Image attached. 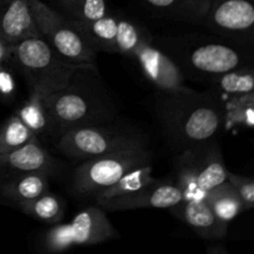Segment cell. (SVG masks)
<instances>
[{
	"label": "cell",
	"instance_id": "cell-1",
	"mask_svg": "<svg viewBox=\"0 0 254 254\" xmlns=\"http://www.w3.org/2000/svg\"><path fill=\"white\" fill-rule=\"evenodd\" d=\"M149 109L176 155L211 141L223 121L215 97L193 89L158 91L146 99Z\"/></svg>",
	"mask_w": 254,
	"mask_h": 254
},
{
	"label": "cell",
	"instance_id": "cell-2",
	"mask_svg": "<svg viewBox=\"0 0 254 254\" xmlns=\"http://www.w3.org/2000/svg\"><path fill=\"white\" fill-rule=\"evenodd\" d=\"M41 101L46 112V131L55 140L71 128L109 123L119 108L96 64H79L66 88L42 97Z\"/></svg>",
	"mask_w": 254,
	"mask_h": 254
},
{
	"label": "cell",
	"instance_id": "cell-3",
	"mask_svg": "<svg viewBox=\"0 0 254 254\" xmlns=\"http://www.w3.org/2000/svg\"><path fill=\"white\" fill-rule=\"evenodd\" d=\"M11 47L30 96L42 98L66 88L82 64L64 59L41 36L25 39Z\"/></svg>",
	"mask_w": 254,
	"mask_h": 254
},
{
	"label": "cell",
	"instance_id": "cell-4",
	"mask_svg": "<svg viewBox=\"0 0 254 254\" xmlns=\"http://www.w3.org/2000/svg\"><path fill=\"white\" fill-rule=\"evenodd\" d=\"M174 60L184 76L213 82L226 72L246 64V57L231 45L216 41H186L183 39L161 40V47Z\"/></svg>",
	"mask_w": 254,
	"mask_h": 254
},
{
	"label": "cell",
	"instance_id": "cell-5",
	"mask_svg": "<svg viewBox=\"0 0 254 254\" xmlns=\"http://www.w3.org/2000/svg\"><path fill=\"white\" fill-rule=\"evenodd\" d=\"M146 144V136L138 129L116 126L111 124V122L71 128L55 140L57 150L74 160H88Z\"/></svg>",
	"mask_w": 254,
	"mask_h": 254
},
{
	"label": "cell",
	"instance_id": "cell-6",
	"mask_svg": "<svg viewBox=\"0 0 254 254\" xmlns=\"http://www.w3.org/2000/svg\"><path fill=\"white\" fill-rule=\"evenodd\" d=\"M153 161L154 153L149 144L83 160L73 171L71 192L79 197H92L134 169L153 164Z\"/></svg>",
	"mask_w": 254,
	"mask_h": 254
},
{
	"label": "cell",
	"instance_id": "cell-7",
	"mask_svg": "<svg viewBox=\"0 0 254 254\" xmlns=\"http://www.w3.org/2000/svg\"><path fill=\"white\" fill-rule=\"evenodd\" d=\"M41 37L73 64H96L97 51L77 31L71 20L41 0H26Z\"/></svg>",
	"mask_w": 254,
	"mask_h": 254
},
{
	"label": "cell",
	"instance_id": "cell-8",
	"mask_svg": "<svg viewBox=\"0 0 254 254\" xmlns=\"http://www.w3.org/2000/svg\"><path fill=\"white\" fill-rule=\"evenodd\" d=\"M253 0H210L201 26L215 34L236 40L252 41Z\"/></svg>",
	"mask_w": 254,
	"mask_h": 254
},
{
	"label": "cell",
	"instance_id": "cell-9",
	"mask_svg": "<svg viewBox=\"0 0 254 254\" xmlns=\"http://www.w3.org/2000/svg\"><path fill=\"white\" fill-rule=\"evenodd\" d=\"M131 59L135 60L144 77L158 91H185V76L169 55L153 42V37L144 42Z\"/></svg>",
	"mask_w": 254,
	"mask_h": 254
},
{
	"label": "cell",
	"instance_id": "cell-10",
	"mask_svg": "<svg viewBox=\"0 0 254 254\" xmlns=\"http://www.w3.org/2000/svg\"><path fill=\"white\" fill-rule=\"evenodd\" d=\"M183 200L180 189L174 183L155 180L150 185L130 195L102 203L104 211H131L140 208H170Z\"/></svg>",
	"mask_w": 254,
	"mask_h": 254
},
{
	"label": "cell",
	"instance_id": "cell-11",
	"mask_svg": "<svg viewBox=\"0 0 254 254\" xmlns=\"http://www.w3.org/2000/svg\"><path fill=\"white\" fill-rule=\"evenodd\" d=\"M73 246H93L118 238L119 233L101 206H89L68 223Z\"/></svg>",
	"mask_w": 254,
	"mask_h": 254
},
{
	"label": "cell",
	"instance_id": "cell-12",
	"mask_svg": "<svg viewBox=\"0 0 254 254\" xmlns=\"http://www.w3.org/2000/svg\"><path fill=\"white\" fill-rule=\"evenodd\" d=\"M169 210L205 240H221L227 235L228 223L221 221L215 215L205 198L181 200Z\"/></svg>",
	"mask_w": 254,
	"mask_h": 254
},
{
	"label": "cell",
	"instance_id": "cell-13",
	"mask_svg": "<svg viewBox=\"0 0 254 254\" xmlns=\"http://www.w3.org/2000/svg\"><path fill=\"white\" fill-rule=\"evenodd\" d=\"M41 36L26 0H0V39L10 46Z\"/></svg>",
	"mask_w": 254,
	"mask_h": 254
},
{
	"label": "cell",
	"instance_id": "cell-14",
	"mask_svg": "<svg viewBox=\"0 0 254 254\" xmlns=\"http://www.w3.org/2000/svg\"><path fill=\"white\" fill-rule=\"evenodd\" d=\"M0 168L12 174L44 171L51 175L57 170L56 161L41 145L36 135L20 148L0 154Z\"/></svg>",
	"mask_w": 254,
	"mask_h": 254
},
{
	"label": "cell",
	"instance_id": "cell-15",
	"mask_svg": "<svg viewBox=\"0 0 254 254\" xmlns=\"http://www.w3.org/2000/svg\"><path fill=\"white\" fill-rule=\"evenodd\" d=\"M146 10L166 19L201 25L210 0H139Z\"/></svg>",
	"mask_w": 254,
	"mask_h": 254
},
{
	"label": "cell",
	"instance_id": "cell-16",
	"mask_svg": "<svg viewBox=\"0 0 254 254\" xmlns=\"http://www.w3.org/2000/svg\"><path fill=\"white\" fill-rule=\"evenodd\" d=\"M69 20L77 29V31L96 51L117 54V34H118L119 17L108 14L101 19L92 20V21Z\"/></svg>",
	"mask_w": 254,
	"mask_h": 254
},
{
	"label": "cell",
	"instance_id": "cell-17",
	"mask_svg": "<svg viewBox=\"0 0 254 254\" xmlns=\"http://www.w3.org/2000/svg\"><path fill=\"white\" fill-rule=\"evenodd\" d=\"M49 174L44 171H30V173L12 174L4 185V195L14 201L32 200L49 190Z\"/></svg>",
	"mask_w": 254,
	"mask_h": 254
},
{
	"label": "cell",
	"instance_id": "cell-18",
	"mask_svg": "<svg viewBox=\"0 0 254 254\" xmlns=\"http://www.w3.org/2000/svg\"><path fill=\"white\" fill-rule=\"evenodd\" d=\"M155 180L156 179L153 178V164H148V165H143L140 168L131 170L130 173L119 179L113 185L103 189L92 197L94 198L97 205L101 206L102 203L109 200L130 195L135 191H139L140 189L153 184Z\"/></svg>",
	"mask_w": 254,
	"mask_h": 254
},
{
	"label": "cell",
	"instance_id": "cell-19",
	"mask_svg": "<svg viewBox=\"0 0 254 254\" xmlns=\"http://www.w3.org/2000/svg\"><path fill=\"white\" fill-rule=\"evenodd\" d=\"M205 200L211 206L215 215L226 223H230L231 221L235 220L241 211L245 210L242 200L228 181H225L208 191L205 196Z\"/></svg>",
	"mask_w": 254,
	"mask_h": 254
},
{
	"label": "cell",
	"instance_id": "cell-20",
	"mask_svg": "<svg viewBox=\"0 0 254 254\" xmlns=\"http://www.w3.org/2000/svg\"><path fill=\"white\" fill-rule=\"evenodd\" d=\"M22 213L46 223H59L64 217V203L57 196L42 193L32 200L15 203Z\"/></svg>",
	"mask_w": 254,
	"mask_h": 254
},
{
	"label": "cell",
	"instance_id": "cell-21",
	"mask_svg": "<svg viewBox=\"0 0 254 254\" xmlns=\"http://www.w3.org/2000/svg\"><path fill=\"white\" fill-rule=\"evenodd\" d=\"M213 83H216V87L221 92L233 97L253 93V68L252 67H242V68L232 69V71L226 72L222 76L216 78Z\"/></svg>",
	"mask_w": 254,
	"mask_h": 254
},
{
	"label": "cell",
	"instance_id": "cell-22",
	"mask_svg": "<svg viewBox=\"0 0 254 254\" xmlns=\"http://www.w3.org/2000/svg\"><path fill=\"white\" fill-rule=\"evenodd\" d=\"M64 16L77 21H92L109 14L106 0H60Z\"/></svg>",
	"mask_w": 254,
	"mask_h": 254
},
{
	"label": "cell",
	"instance_id": "cell-23",
	"mask_svg": "<svg viewBox=\"0 0 254 254\" xmlns=\"http://www.w3.org/2000/svg\"><path fill=\"white\" fill-rule=\"evenodd\" d=\"M151 39V35L146 30L129 20L119 19L118 34H117V54L127 57H133L139 47Z\"/></svg>",
	"mask_w": 254,
	"mask_h": 254
},
{
	"label": "cell",
	"instance_id": "cell-24",
	"mask_svg": "<svg viewBox=\"0 0 254 254\" xmlns=\"http://www.w3.org/2000/svg\"><path fill=\"white\" fill-rule=\"evenodd\" d=\"M35 134L16 116L11 117L0 129V154L7 153L26 144Z\"/></svg>",
	"mask_w": 254,
	"mask_h": 254
},
{
	"label": "cell",
	"instance_id": "cell-25",
	"mask_svg": "<svg viewBox=\"0 0 254 254\" xmlns=\"http://www.w3.org/2000/svg\"><path fill=\"white\" fill-rule=\"evenodd\" d=\"M17 117L35 135L47 130L46 112L42 106L41 97L30 96L17 113Z\"/></svg>",
	"mask_w": 254,
	"mask_h": 254
},
{
	"label": "cell",
	"instance_id": "cell-26",
	"mask_svg": "<svg viewBox=\"0 0 254 254\" xmlns=\"http://www.w3.org/2000/svg\"><path fill=\"white\" fill-rule=\"evenodd\" d=\"M253 106V93L243 94V96H236L235 101L231 104L230 111V116L233 123L237 124V126L252 128L254 124Z\"/></svg>",
	"mask_w": 254,
	"mask_h": 254
},
{
	"label": "cell",
	"instance_id": "cell-27",
	"mask_svg": "<svg viewBox=\"0 0 254 254\" xmlns=\"http://www.w3.org/2000/svg\"><path fill=\"white\" fill-rule=\"evenodd\" d=\"M44 246L49 252H61L73 246L68 223H61L50 228L44 236Z\"/></svg>",
	"mask_w": 254,
	"mask_h": 254
},
{
	"label": "cell",
	"instance_id": "cell-28",
	"mask_svg": "<svg viewBox=\"0 0 254 254\" xmlns=\"http://www.w3.org/2000/svg\"><path fill=\"white\" fill-rule=\"evenodd\" d=\"M227 181L230 185L235 189L237 195L242 200L245 210H250L254 205V181L252 178L248 176L238 175V174H232L228 171Z\"/></svg>",
	"mask_w": 254,
	"mask_h": 254
},
{
	"label": "cell",
	"instance_id": "cell-29",
	"mask_svg": "<svg viewBox=\"0 0 254 254\" xmlns=\"http://www.w3.org/2000/svg\"><path fill=\"white\" fill-rule=\"evenodd\" d=\"M14 91V82L7 72L0 71V92L2 94H11Z\"/></svg>",
	"mask_w": 254,
	"mask_h": 254
}]
</instances>
